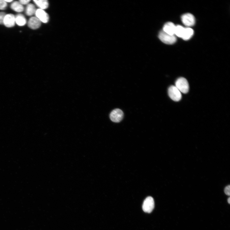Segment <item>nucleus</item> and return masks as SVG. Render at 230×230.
<instances>
[{"label":"nucleus","mask_w":230,"mask_h":230,"mask_svg":"<svg viewBox=\"0 0 230 230\" xmlns=\"http://www.w3.org/2000/svg\"><path fill=\"white\" fill-rule=\"evenodd\" d=\"M176 26L172 23L168 22L164 26L163 30L166 33L171 35H175Z\"/></svg>","instance_id":"1a4fd4ad"},{"label":"nucleus","mask_w":230,"mask_h":230,"mask_svg":"<svg viewBox=\"0 0 230 230\" xmlns=\"http://www.w3.org/2000/svg\"><path fill=\"white\" fill-rule=\"evenodd\" d=\"M36 9L35 6L32 4H28L26 8L25 13L28 16H32L35 14Z\"/></svg>","instance_id":"2eb2a0df"},{"label":"nucleus","mask_w":230,"mask_h":230,"mask_svg":"<svg viewBox=\"0 0 230 230\" xmlns=\"http://www.w3.org/2000/svg\"><path fill=\"white\" fill-rule=\"evenodd\" d=\"M7 7V3L4 0H0V10H4Z\"/></svg>","instance_id":"f3484780"},{"label":"nucleus","mask_w":230,"mask_h":230,"mask_svg":"<svg viewBox=\"0 0 230 230\" xmlns=\"http://www.w3.org/2000/svg\"><path fill=\"white\" fill-rule=\"evenodd\" d=\"M11 8L13 10L19 13L22 12L24 9L23 5L17 1L13 2L11 5Z\"/></svg>","instance_id":"4468645a"},{"label":"nucleus","mask_w":230,"mask_h":230,"mask_svg":"<svg viewBox=\"0 0 230 230\" xmlns=\"http://www.w3.org/2000/svg\"><path fill=\"white\" fill-rule=\"evenodd\" d=\"M230 186H228L226 187L224 190L225 193L226 195L228 196L230 195Z\"/></svg>","instance_id":"aec40b11"},{"label":"nucleus","mask_w":230,"mask_h":230,"mask_svg":"<svg viewBox=\"0 0 230 230\" xmlns=\"http://www.w3.org/2000/svg\"><path fill=\"white\" fill-rule=\"evenodd\" d=\"M183 24L189 27L193 26L195 22V18L193 15L190 13H187L183 15L181 18Z\"/></svg>","instance_id":"39448f33"},{"label":"nucleus","mask_w":230,"mask_h":230,"mask_svg":"<svg viewBox=\"0 0 230 230\" xmlns=\"http://www.w3.org/2000/svg\"><path fill=\"white\" fill-rule=\"evenodd\" d=\"M159 37L162 42L166 44H172L176 41V38L175 35L168 34L163 30H161L159 33Z\"/></svg>","instance_id":"f03ea898"},{"label":"nucleus","mask_w":230,"mask_h":230,"mask_svg":"<svg viewBox=\"0 0 230 230\" xmlns=\"http://www.w3.org/2000/svg\"><path fill=\"white\" fill-rule=\"evenodd\" d=\"M30 1V0H20L19 2L22 5H25L28 4Z\"/></svg>","instance_id":"6ab92c4d"},{"label":"nucleus","mask_w":230,"mask_h":230,"mask_svg":"<svg viewBox=\"0 0 230 230\" xmlns=\"http://www.w3.org/2000/svg\"><path fill=\"white\" fill-rule=\"evenodd\" d=\"M185 28L180 25L176 26L175 35L181 38Z\"/></svg>","instance_id":"dca6fc26"},{"label":"nucleus","mask_w":230,"mask_h":230,"mask_svg":"<svg viewBox=\"0 0 230 230\" xmlns=\"http://www.w3.org/2000/svg\"><path fill=\"white\" fill-rule=\"evenodd\" d=\"M123 112L120 109H116L113 110L110 114V118L111 120L115 122H119L123 118Z\"/></svg>","instance_id":"423d86ee"},{"label":"nucleus","mask_w":230,"mask_h":230,"mask_svg":"<svg viewBox=\"0 0 230 230\" xmlns=\"http://www.w3.org/2000/svg\"><path fill=\"white\" fill-rule=\"evenodd\" d=\"M175 86L181 92L186 94L188 93L189 89V84L187 80L183 78L178 79L175 83Z\"/></svg>","instance_id":"f257e3e1"},{"label":"nucleus","mask_w":230,"mask_h":230,"mask_svg":"<svg viewBox=\"0 0 230 230\" xmlns=\"http://www.w3.org/2000/svg\"><path fill=\"white\" fill-rule=\"evenodd\" d=\"M41 22L36 17L30 18L28 23V27L33 29H36L41 26Z\"/></svg>","instance_id":"9d476101"},{"label":"nucleus","mask_w":230,"mask_h":230,"mask_svg":"<svg viewBox=\"0 0 230 230\" xmlns=\"http://www.w3.org/2000/svg\"><path fill=\"white\" fill-rule=\"evenodd\" d=\"M6 15L4 12H0V24H4V21Z\"/></svg>","instance_id":"a211bd4d"},{"label":"nucleus","mask_w":230,"mask_h":230,"mask_svg":"<svg viewBox=\"0 0 230 230\" xmlns=\"http://www.w3.org/2000/svg\"><path fill=\"white\" fill-rule=\"evenodd\" d=\"M15 23L19 26H23L26 23V20L24 15L19 14L15 17Z\"/></svg>","instance_id":"f8f14e48"},{"label":"nucleus","mask_w":230,"mask_h":230,"mask_svg":"<svg viewBox=\"0 0 230 230\" xmlns=\"http://www.w3.org/2000/svg\"><path fill=\"white\" fill-rule=\"evenodd\" d=\"M35 14L36 17L42 22L47 23L49 20V14L43 10L40 9H37Z\"/></svg>","instance_id":"0eeeda50"},{"label":"nucleus","mask_w":230,"mask_h":230,"mask_svg":"<svg viewBox=\"0 0 230 230\" xmlns=\"http://www.w3.org/2000/svg\"><path fill=\"white\" fill-rule=\"evenodd\" d=\"M168 94L171 98L175 101H179L181 99V92L175 86H171L169 88Z\"/></svg>","instance_id":"7ed1b4c3"},{"label":"nucleus","mask_w":230,"mask_h":230,"mask_svg":"<svg viewBox=\"0 0 230 230\" xmlns=\"http://www.w3.org/2000/svg\"><path fill=\"white\" fill-rule=\"evenodd\" d=\"M194 34L193 30L190 27L185 28L181 38L184 40H188L190 39Z\"/></svg>","instance_id":"9b49d317"},{"label":"nucleus","mask_w":230,"mask_h":230,"mask_svg":"<svg viewBox=\"0 0 230 230\" xmlns=\"http://www.w3.org/2000/svg\"><path fill=\"white\" fill-rule=\"evenodd\" d=\"M34 2L39 9L42 10L47 9L49 6V2L47 0H34Z\"/></svg>","instance_id":"ddd939ff"},{"label":"nucleus","mask_w":230,"mask_h":230,"mask_svg":"<svg viewBox=\"0 0 230 230\" xmlns=\"http://www.w3.org/2000/svg\"><path fill=\"white\" fill-rule=\"evenodd\" d=\"M5 1L7 3H11V2H13V1H12V0H7H7H5Z\"/></svg>","instance_id":"412c9836"},{"label":"nucleus","mask_w":230,"mask_h":230,"mask_svg":"<svg viewBox=\"0 0 230 230\" xmlns=\"http://www.w3.org/2000/svg\"><path fill=\"white\" fill-rule=\"evenodd\" d=\"M15 17L12 14H6L4 21V24L7 27H13L15 24Z\"/></svg>","instance_id":"6e6552de"},{"label":"nucleus","mask_w":230,"mask_h":230,"mask_svg":"<svg viewBox=\"0 0 230 230\" xmlns=\"http://www.w3.org/2000/svg\"><path fill=\"white\" fill-rule=\"evenodd\" d=\"M227 202L229 204H230V198L229 197L227 199Z\"/></svg>","instance_id":"4be33fe9"},{"label":"nucleus","mask_w":230,"mask_h":230,"mask_svg":"<svg viewBox=\"0 0 230 230\" xmlns=\"http://www.w3.org/2000/svg\"><path fill=\"white\" fill-rule=\"evenodd\" d=\"M155 207V202L151 197H147L144 201L142 206L143 211L146 212L150 213Z\"/></svg>","instance_id":"20e7f679"}]
</instances>
